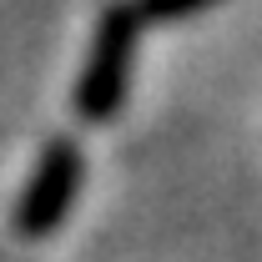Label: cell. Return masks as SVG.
<instances>
[{"label": "cell", "instance_id": "6da1fadb", "mask_svg": "<svg viewBox=\"0 0 262 262\" xmlns=\"http://www.w3.org/2000/svg\"><path fill=\"white\" fill-rule=\"evenodd\" d=\"M136 35H141V15L136 5H106L91 35V56L76 86V111L81 121H111L126 101L131 86V56H136Z\"/></svg>", "mask_w": 262, "mask_h": 262}, {"label": "cell", "instance_id": "7a4b0ae2", "mask_svg": "<svg viewBox=\"0 0 262 262\" xmlns=\"http://www.w3.org/2000/svg\"><path fill=\"white\" fill-rule=\"evenodd\" d=\"M81 177H86L81 146H76L71 136L51 141L46 157H40V166H35V177L26 182L20 207H15V232H20V237H46V232H56L66 222L76 192H81Z\"/></svg>", "mask_w": 262, "mask_h": 262}, {"label": "cell", "instance_id": "3957f363", "mask_svg": "<svg viewBox=\"0 0 262 262\" xmlns=\"http://www.w3.org/2000/svg\"><path fill=\"white\" fill-rule=\"evenodd\" d=\"M136 5V15H141V26L146 20H182V15H196V10H207L212 0H131Z\"/></svg>", "mask_w": 262, "mask_h": 262}]
</instances>
